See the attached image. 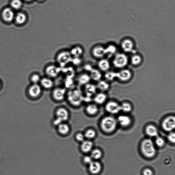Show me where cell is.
<instances>
[{"instance_id": "cell-1", "label": "cell", "mask_w": 175, "mask_h": 175, "mask_svg": "<svg viewBox=\"0 0 175 175\" xmlns=\"http://www.w3.org/2000/svg\"><path fill=\"white\" fill-rule=\"evenodd\" d=\"M140 149L142 154L146 158H153L156 154L155 146L153 141L150 139H145L142 141Z\"/></svg>"}, {"instance_id": "cell-2", "label": "cell", "mask_w": 175, "mask_h": 175, "mask_svg": "<svg viewBox=\"0 0 175 175\" xmlns=\"http://www.w3.org/2000/svg\"><path fill=\"white\" fill-rule=\"evenodd\" d=\"M117 123V120L113 117L106 116L101 120V128L104 132L111 133L115 130Z\"/></svg>"}, {"instance_id": "cell-3", "label": "cell", "mask_w": 175, "mask_h": 175, "mask_svg": "<svg viewBox=\"0 0 175 175\" xmlns=\"http://www.w3.org/2000/svg\"><path fill=\"white\" fill-rule=\"evenodd\" d=\"M67 98L68 102L71 105L73 106H78L83 102L84 97L80 90L74 89L68 92Z\"/></svg>"}, {"instance_id": "cell-4", "label": "cell", "mask_w": 175, "mask_h": 175, "mask_svg": "<svg viewBox=\"0 0 175 175\" xmlns=\"http://www.w3.org/2000/svg\"><path fill=\"white\" fill-rule=\"evenodd\" d=\"M55 115L56 119L54 123L55 125L57 126L67 120L69 117L68 111L64 108H58L55 111Z\"/></svg>"}, {"instance_id": "cell-5", "label": "cell", "mask_w": 175, "mask_h": 175, "mask_svg": "<svg viewBox=\"0 0 175 175\" xmlns=\"http://www.w3.org/2000/svg\"><path fill=\"white\" fill-rule=\"evenodd\" d=\"M128 63V57L123 53H118L116 54L113 61L114 66L118 68L125 67L127 65Z\"/></svg>"}, {"instance_id": "cell-6", "label": "cell", "mask_w": 175, "mask_h": 175, "mask_svg": "<svg viewBox=\"0 0 175 175\" xmlns=\"http://www.w3.org/2000/svg\"><path fill=\"white\" fill-rule=\"evenodd\" d=\"M162 127L165 131L171 132L175 127V117L170 116L165 118L162 123Z\"/></svg>"}, {"instance_id": "cell-7", "label": "cell", "mask_w": 175, "mask_h": 175, "mask_svg": "<svg viewBox=\"0 0 175 175\" xmlns=\"http://www.w3.org/2000/svg\"><path fill=\"white\" fill-rule=\"evenodd\" d=\"M105 108L108 112L112 114H116L121 111L120 105L115 101L108 102L106 104Z\"/></svg>"}, {"instance_id": "cell-8", "label": "cell", "mask_w": 175, "mask_h": 175, "mask_svg": "<svg viewBox=\"0 0 175 175\" xmlns=\"http://www.w3.org/2000/svg\"><path fill=\"white\" fill-rule=\"evenodd\" d=\"M66 91L65 89L57 88L53 90L52 92L53 98L55 101H61L64 99Z\"/></svg>"}, {"instance_id": "cell-9", "label": "cell", "mask_w": 175, "mask_h": 175, "mask_svg": "<svg viewBox=\"0 0 175 175\" xmlns=\"http://www.w3.org/2000/svg\"><path fill=\"white\" fill-rule=\"evenodd\" d=\"M28 92L30 97L34 98H37L41 94V87L38 84H33L29 88Z\"/></svg>"}, {"instance_id": "cell-10", "label": "cell", "mask_w": 175, "mask_h": 175, "mask_svg": "<svg viewBox=\"0 0 175 175\" xmlns=\"http://www.w3.org/2000/svg\"><path fill=\"white\" fill-rule=\"evenodd\" d=\"M131 77L132 73L128 70L124 69L116 72V78L122 82H127L130 80Z\"/></svg>"}, {"instance_id": "cell-11", "label": "cell", "mask_w": 175, "mask_h": 175, "mask_svg": "<svg viewBox=\"0 0 175 175\" xmlns=\"http://www.w3.org/2000/svg\"><path fill=\"white\" fill-rule=\"evenodd\" d=\"M71 60L70 53L67 52L60 53V54L58 55L57 58L58 62L62 65L66 64L71 61Z\"/></svg>"}, {"instance_id": "cell-12", "label": "cell", "mask_w": 175, "mask_h": 175, "mask_svg": "<svg viewBox=\"0 0 175 175\" xmlns=\"http://www.w3.org/2000/svg\"><path fill=\"white\" fill-rule=\"evenodd\" d=\"M134 47L133 42L130 39H124L121 43V48L124 52H132Z\"/></svg>"}, {"instance_id": "cell-13", "label": "cell", "mask_w": 175, "mask_h": 175, "mask_svg": "<svg viewBox=\"0 0 175 175\" xmlns=\"http://www.w3.org/2000/svg\"><path fill=\"white\" fill-rule=\"evenodd\" d=\"M89 169L91 173L97 174L100 172L102 169V166L99 162L93 161L89 164Z\"/></svg>"}, {"instance_id": "cell-14", "label": "cell", "mask_w": 175, "mask_h": 175, "mask_svg": "<svg viewBox=\"0 0 175 175\" xmlns=\"http://www.w3.org/2000/svg\"><path fill=\"white\" fill-rule=\"evenodd\" d=\"M94 56L98 58H103L107 55L106 48L101 46H97L94 48L92 50Z\"/></svg>"}, {"instance_id": "cell-15", "label": "cell", "mask_w": 175, "mask_h": 175, "mask_svg": "<svg viewBox=\"0 0 175 175\" xmlns=\"http://www.w3.org/2000/svg\"><path fill=\"white\" fill-rule=\"evenodd\" d=\"M97 87L90 83L85 85V92L86 97L91 98L94 95L97 91Z\"/></svg>"}, {"instance_id": "cell-16", "label": "cell", "mask_w": 175, "mask_h": 175, "mask_svg": "<svg viewBox=\"0 0 175 175\" xmlns=\"http://www.w3.org/2000/svg\"><path fill=\"white\" fill-rule=\"evenodd\" d=\"M60 71L59 68L55 65L49 66L45 69V73L47 75L51 77H57Z\"/></svg>"}, {"instance_id": "cell-17", "label": "cell", "mask_w": 175, "mask_h": 175, "mask_svg": "<svg viewBox=\"0 0 175 175\" xmlns=\"http://www.w3.org/2000/svg\"><path fill=\"white\" fill-rule=\"evenodd\" d=\"M117 122L123 127H127L130 125L131 120L129 116L122 115L119 116L117 120Z\"/></svg>"}, {"instance_id": "cell-18", "label": "cell", "mask_w": 175, "mask_h": 175, "mask_svg": "<svg viewBox=\"0 0 175 175\" xmlns=\"http://www.w3.org/2000/svg\"><path fill=\"white\" fill-rule=\"evenodd\" d=\"M14 14L12 10L10 8L5 9L2 13V17L5 21L11 22L14 18Z\"/></svg>"}, {"instance_id": "cell-19", "label": "cell", "mask_w": 175, "mask_h": 175, "mask_svg": "<svg viewBox=\"0 0 175 175\" xmlns=\"http://www.w3.org/2000/svg\"><path fill=\"white\" fill-rule=\"evenodd\" d=\"M145 133L147 135L151 137H156L158 136V129L155 126L152 125L147 126L145 128Z\"/></svg>"}, {"instance_id": "cell-20", "label": "cell", "mask_w": 175, "mask_h": 175, "mask_svg": "<svg viewBox=\"0 0 175 175\" xmlns=\"http://www.w3.org/2000/svg\"><path fill=\"white\" fill-rule=\"evenodd\" d=\"M57 126L58 132L61 134L65 135L69 133L70 128L67 124L63 122L60 123Z\"/></svg>"}, {"instance_id": "cell-21", "label": "cell", "mask_w": 175, "mask_h": 175, "mask_svg": "<svg viewBox=\"0 0 175 175\" xmlns=\"http://www.w3.org/2000/svg\"><path fill=\"white\" fill-rule=\"evenodd\" d=\"M86 111L88 115L90 116H94L97 114L98 113V108L95 104H89L86 107Z\"/></svg>"}, {"instance_id": "cell-22", "label": "cell", "mask_w": 175, "mask_h": 175, "mask_svg": "<svg viewBox=\"0 0 175 175\" xmlns=\"http://www.w3.org/2000/svg\"><path fill=\"white\" fill-rule=\"evenodd\" d=\"M40 82L42 87L46 89H51L54 86V83L52 80L48 78H42Z\"/></svg>"}, {"instance_id": "cell-23", "label": "cell", "mask_w": 175, "mask_h": 175, "mask_svg": "<svg viewBox=\"0 0 175 175\" xmlns=\"http://www.w3.org/2000/svg\"><path fill=\"white\" fill-rule=\"evenodd\" d=\"M91 80L90 75L87 73H83L79 76L78 82L80 85H85L89 83Z\"/></svg>"}, {"instance_id": "cell-24", "label": "cell", "mask_w": 175, "mask_h": 175, "mask_svg": "<svg viewBox=\"0 0 175 175\" xmlns=\"http://www.w3.org/2000/svg\"><path fill=\"white\" fill-rule=\"evenodd\" d=\"M93 143L89 140H86L82 142L81 145V149L84 153H87L92 151Z\"/></svg>"}, {"instance_id": "cell-25", "label": "cell", "mask_w": 175, "mask_h": 175, "mask_svg": "<svg viewBox=\"0 0 175 175\" xmlns=\"http://www.w3.org/2000/svg\"><path fill=\"white\" fill-rule=\"evenodd\" d=\"M107 99V96L103 93L97 94L94 98V101L98 105H102L105 103Z\"/></svg>"}, {"instance_id": "cell-26", "label": "cell", "mask_w": 175, "mask_h": 175, "mask_svg": "<svg viewBox=\"0 0 175 175\" xmlns=\"http://www.w3.org/2000/svg\"><path fill=\"white\" fill-rule=\"evenodd\" d=\"M99 68L103 71H106L110 68V63L106 59H102L99 61L98 64Z\"/></svg>"}, {"instance_id": "cell-27", "label": "cell", "mask_w": 175, "mask_h": 175, "mask_svg": "<svg viewBox=\"0 0 175 175\" xmlns=\"http://www.w3.org/2000/svg\"><path fill=\"white\" fill-rule=\"evenodd\" d=\"M90 72V76L91 79L94 81H98V82L100 80L102 77V74L99 71L92 68Z\"/></svg>"}, {"instance_id": "cell-28", "label": "cell", "mask_w": 175, "mask_h": 175, "mask_svg": "<svg viewBox=\"0 0 175 175\" xmlns=\"http://www.w3.org/2000/svg\"><path fill=\"white\" fill-rule=\"evenodd\" d=\"M110 86L108 83L104 80L99 81L97 87L98 89L102 91H105L108 89Z\"/></svg>"}, {"instance_id": "cell-29", "label": "cell", "mask_w": 175, "mask_h": 175, "mask_svg": "<svg viewBox=\"0 0 175 175\" xmlns=\"http://www.w3.org/2000/svg\"><path fill=\"white\" fill-rule=\"evenodd\" d=\"M27 19L26 15L22 13L17 14L15 18L16 22L18 24H23L26 21Z\"/></svg>"}, {"instance_id": "cell-30", "label": "cell", "mask_w": 175, "mask_h": 175, "mask_svg": "<svg viewBox=\"0 0 175 175\" xmlns=\"http://www.w3.org/2000/svg\"><path fill=\"white\" fill-rule=\"evenodd\" d=\"M96 132L95 130L92 129H87L84 134L85 138L88 139H92L94 138L96 136Z\"/></svg>"}, {"instance_id": "cell-31", "label": "cell", "mask_w": 175, "mask_h": 175, "mask_svg": "<svg viewBox=\"0 0 175 175\" xmlns=\"http://www.w3.org/2000/svg\"><path fill=\"white\" fill-rule=\"evenodd\" d=\"M102 156V152L100 149H95L91 152V157L93 159L97 160L100 159Z\"/></svg>"}, {"instance_id": "cell-32", "label": "cell", "mask_w": 175, "mask_h": 175, "mask_svg": "<svg viewBox=\"0 0 175 175\" xmlns=\"http://www.w3.org/2000/svg\"><path fill=\"white\" fill-rule=\"evenodd\" d=\"M121 111L125 113L130 112L132 109V106L130 103L124 102L120 105Z\"/></svg>"}, {"instance_id": "cell-33", "label": "cell", "mask_w": 175, "mask_h": 175, "mask_svg": "<svg viewBox=\"0 0 175 175\" xmlns=\"http://www.w3.org/2000/svg\"><path fill=\"white\" fill-rule=\"evenodd\" d=\"M142 61V58L140 55H134L132 57L131 61L133 65L136 66L140 64Z\"/></svg>"}, {"instance_id": "cell-34", "label": "cell", "mask_w": 175, "mask_h": 175, "mask_svg": "<svg viewBox=\"0 0 175 175\" xmlns=\"http://www.w3.org/2000/svg\"><path fill=\"white\" fill-rule=\"evenodd\" d=\"M83 50L82 48L77 47L73 48L71 51V55H72L75 57H79L83 54Z\"/></svg>"}, {"instance_id": "cell-35", "label": "cell", "mask_w": 175, "mask_h": 175, "mask_svg": "<svg viewBox=\"0 0 175 175\" xmlns=\"http://www.w3.org/2000/svg\"><path fill=\"white\" fill-rule=\"evenodd\" d=\"M105 77L108 80L112 81L116 78V72L111 71L107 72L105 75Z\"/></svg>"}, {"instance_id": "cell-36", "label": "cell", "mask_w": 175, "mask_h": 175, "mask_svg": "<svg viewBox=\"0 0 175 175\" xmlns=\"http://www.w3.org/2000/svg\"><path fill=\"white\" fill-rule=\"evenodd\" d=\"M22 5V2L20 0H13L11 2V6L14 9H19Z\"/></svg>"}, {"instance_id": "cell-37", "label": "cell", "mask_w": 175, "mask_h": 175, "mask_svg": "<svg viewBox=\"0 0 175 175\" xmlns=\"http://www.w3.org/2000/svg\"><path fill=\"white\" fill-rule=\"evenodd\" d=\"M155 144L159 148H162L165 144V141L163 138L161 137L157 136L155 141Z\"/></svg>"}, {"instance_id": "cell-38", "label": "cell", "mask_w": 175, "mask_h": 175, "mask_svg": "<svg viewBox=\"0 0 175 175\" xmlns=\"http://www.w3.org/2000/svg\"><path fill=\"white\" fill-rule=\"evenodd\" d=\"M41 79L40 76L37 74L33 75L30 78V80L33 84H38V83L40 82Z\"/></svg>"}, {"instance_id": "cell-39", "label": "cell", "mask_w": 175, "mask_h": 175, "mask_svg": "<svg viewBox=\"0 0 175 175\" xmlns=\"http://www.w3.org/2000/svg\"><path fill=\"white\" fill-rule=\"evenodd\" d=\"M106 50L107 55H113L116 52V48L114 45H111L106 48Z\"/></svg>"}, {"instance_id": "cell-40", "label": "cell", "mask_w": 175, "mask_h": 175, "mask_svg": "<svg viewBox=\"0 0 175 175\" xmlns=\"http://www.w3.org/2000/svg\"><path fill=\"white\" fill-rule=\"evenodd\" d=\"M85 138L84 134L82 133H79L76 134V138L78 141L83 142L84 141Z\"/></svg>"}, {"instance_id": "cell-41", "label": "cell", "mask_w": 175, "mask_h": 175, "mask_svg": "<svg viewBox=\"0 0 175 175\" xmlns=\"http://www.w3.org/2000/svg\"><path fill=\"white\" fill-rule=\"evenodd\" d=\"M168 141L172 143H174L175 142V134L174 132L170 133L167 136Z\"/></svg>"}, {"instance_id": "cell-42", "label": "cell", "mask_w": 175, "mask_h": 175, "mask_svg": "<svg viewBox=\"0 0 175 175\" xmlns=\"http://www.w3.org/2000/svg\"><path fill=\"white\" fill-rule=\"evenodd\" d=\"M143 175H153V172L151 169L147 168L143 170Z\"/></svg>"}, {"instance_id": "cell-43", "label": "cell", "mask_w": 175, "mask_h": 175, "mask_svg": "<svg viewBox=\"0 0 175 175\" xmlns=\"http://www.w3.org/2000/svg\"><path fill=\"white\" fill-rule=\"evenodd\" d=\"M93 159L91 156H87L85 157L84 161L85 163L89 164L93 161Z\"/></svg>"}, {"instance_id": "cell-44", "label": "cell", "mask_w": 175, "mask_h": 175, "mask_svg": "<svg viewBox=\"0 0 175 175\" xmlns=\"http://www.w3.org/2000/svg\"><path fill=\"white\" fill-rule=\"evenodd\" d=\"M75 58L73 61V63L74 64L77 65L80 64L81 62V61L80 59H79L78 57H75Z\"/></svg>"}, {"instance_id": "cell-45", "label": "cell", "mask_w": 175, "mask_h": 175, "mask_svg": "<svg viewBox=\"0 0 175 175\" xmlns=\"http://www.w3.org/2000/svg\"><path fill=\"white\" fill-rule=\"evenodd\" d=\"M25 1H28V2H30V1H32V0H25Z\"/></svg>"}, {"instance_id": "cell-46", "label": "cell", "mask_w": 175, "mask_h": 175, "mask_svg": "<svg viewBox=\"0 0 175 175\" xmlns=\"http://www.w3.org/2000/svg\"><path fill=\"white\" fill-rule=\"evenodd\" d=\"M39 1H44V0H39Z\"/></svg>"}, {"instance_id": "cell-47", "label": "cell", "mask_w": 175, "mask_h": 175, "mask_svg": "<svg viewBox=\"0 0 175 175\" xmlns=\"http://www.w3.org/2000/svg\"><path fill=\"white\" fill-rule=\"evenodd\" d=\"M1 82H0V87H1Z\"/></svg>"}]
</instances>
